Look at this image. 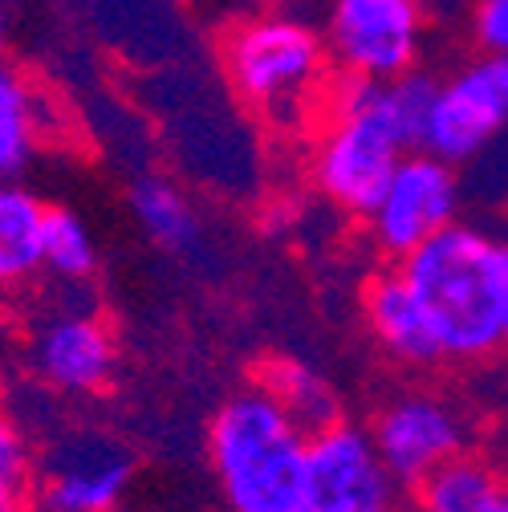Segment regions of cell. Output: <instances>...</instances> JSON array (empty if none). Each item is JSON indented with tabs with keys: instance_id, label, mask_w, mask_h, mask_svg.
<instances>
[{
	"instance_id": "cell-23",
	"label": "cell",
	"mask_w": 508,
	"mask_h": 512,
	"mask_svg": "<svg viewBox=\"0 0 508 512\" xmlns=\"http://www.w3.org/2000/svg\"><path fill=\"white\" fill-rule=\"evenodd\" d=\"M5 37H9V13H5V0H0V49H5Z\"/></svg>"
},
{
	"instance_id": "cell-12",
	"label": "cell",
	"mask_w": 508,
	"mask_h": 512,
	"mask_svg": "<svg viewBox=\"0 0 508 512\" xmlns=\"http://www.w3.org/2000/svg\"><path fill=\"white\" fill-rule=\"evenodd\" d=\"M366 322L374 330V338L383 342L399 362L407 366H435L443 358L439 350V338L431 330V317L423 309V301L415 297V289L407 285V277L395 269L378 273L370 285H366Z\"/></svg>"
},
{
	"instance_id": "cell-18",
	"label": "cell",
	"mask_w": 508,
	"mask_h": 512,
	"mask_svg": "<svg viewBox=\"0 0 508 512\" xmlns=\"http://www.w3.org/2000/svg\"><path fill=\"white\" fill-rule=\"evenodd\" d=\"M98 265V244L86 220L70 208L45 212V269L61 281H86Z\"/></svg>"
},
{
	"instance_id": "cell-8",
	"label": "cell",
	"mask_w": 508,
	"mask_h": 512,
	"mask_svg": "<svg viewBox=\"0 0 508 512\" xmlns=\"http://www.w3.org/2000/svg\"><path fill=\"white\" fill-rule=\"evenodd\" d=\"M395 488L374 435L342 419L309 435V512H391Z\"/></svg>"
},
{
	"instance_id": "cell-7",
	"label": "cell",
	"mask_w": 508,
	"mask_h": 512,
	"mask_svg": "<svg viewBox=\"0 0 508 512\" xmlns=\"http://www.w3.org/2000/svg\"><path fill=\"white\" fill-rule=\"evenodd\" d=\"M456 208H460V179L452 163L415 147V155L411 151L403 155L378 204L366 212V224L374 244L387 256H395V261H403L407 252H415L439 228H448L456 220Z\"/></svg>"
},
{
	"instance_id": "cell-6",
	"label": "cell",
	"mask_w": 508,
	"mask_h": 512,
	"mask_svg": "<svg viewBox=\"0 0 508 512\" xmlns=\"http://www.w3.org/2000/svg\"><path fill=\"white\" fill-rule=\"evenodd\" d=\"M326 41L330 57L346 74L391 82L419 57L423 5L419 0H334Z\"/></svg>"
},
{
	"instance_id": "cell-15",
	"label": "cell",
	"mask_w": 508,
	"mask_h": 512,
	"mask_svg": "<svg viewBox=\"0 0 508 512\" xmlns=\"http://www.w3.org/2000/svg\"><path fill=\"white\" fill-rule=\"evenodd\" d=\"M419 508L423 512H508V488L488 464L472 456H456L419 484Z\"/></svg>"
},
{
	"instance_id": "cell-17",
	"label": "cell",
	"mask_w": 508,
	"mask_h": 512,
	"mask_svg": "<svg viewBox=\"0 0 508 512\" xmlns=\"http://www.w3.org/2000/svg\"><path fill=\"white\" fill-rule=\"evenodd\" d=\"M265 387L285 403V411L309 435L330 427V423H338V395H334V387L317 370H309L301 362H277V366H269Z\"/></svg>"
},
{
	"instance_id": "cell-22",
	"label": "cell",
	"mask_w": 508,
	"mask_h": 512,
	"mask_svg": "<svg viewBox=\"0 0 508 512\" xmlns=\"http://www.w3.org/2000/svg\"><path fill=\"white\" fill-rule=\"evenodd\" d=\"M500 322H504V342H508V244H500Z\"/></svg>"
},
{
	"instance_id": "cell-3",
	"label": "cell",
	"mask_w": 508,
	"mask_h": 512,
	"mask_svg": "<svg viewBox=\"0 0 508 512\" xmlns=\"http://www.w3.org/2000/svg\"><path fill=\"white\" fill-rule=\"evenodd\" d=\"M407 151L415 143L387 106V82L346 74L334 94V118L313 151V183L330 204L366 216Z\"/></svg>"
},
{
	"instance_id": "cell-11",
	"label": "cell",
	"mask_w": 508,
	"mask_h": 512,
	"mask_svg": "<svg viewBox=\"0 0 508 512\" xmlns=\"http://www.w3.org/2000/svg\"><path fill=\"white\" fill-rule=\"evenodd\" d=\"M33 370L61 395H98L114 374V338L94 313H57L33 334Z\"/></svg>"
},
{
	"instance_id": "cell-14",
	"label": "cell",
	"mask_w": 508,
	"mask_h": 512,
	"mask_svg": "<svg viewBox=\"0 0 508 512\" xmlns=\"http://www.w3.org/2000/svg\"><path fill=\"white\" fill-rule=\"evenodd\" d=\"M41 94L29 78L0 57V183H17L41 143Z\"/></svg>"
},
{
	"instance_id": "cell-21",
	"label": "cell",
	"mask_w": 508,
	"mask_h": 512,
	"mask_svg": "<svg viewBox=\"0 0 508 512\" xmlns=\"http://www.w3.org/2000/svg\"><path fill=\"white\" fill-rule=\"evenodd\" d=\"M0 512H33V484L0 472Z\"/></svg>"
},
{
	"instance_id": "cell-20",
	"label": "cell",
	"mask_w": 508,
	"mask_h": 512,
	"mask_svg": "<svg viewBox=\"0 0 508 512\" xmlns=\"http://www.w3.org/2000/svg\"><path fill=\"white\" fill-rule=\"evenodd\" d=\"M472 33L484 53H508V0H476Z\"/></svg>"
},
{
	"instance_id": "cell-9",
	"label": "cell",
	"mask_w": 508,
	"mask_h": 512,
	"mask_svg": "<svg viewBox=\"0 0 508 512\" xmlns=\"http://www.w3.org/2000/svg\"><path fill=\"white\" fill-rule=\"evenodd\" d=\"M135 476V460L106 435H74L57 443L41 468L33 512H114Z\"/></svg>"
},
{
	"instance_id": "cell-2",
	"label": "cell",
	"mask_w": 508,
	"mask_h": 512,
	"mask_svg": "<svg viewBox=\"0 0 508 512\" xmlns=\"http://www.w3.org/2000/svg\"><path fill=\"white\" fill-rule=\"evenodd\" d=\"M500 244L452 220L399 261V273L431 317L443 358L472 362L508 346L500 322Z\"/></svg>"
},
{
	"instance_id": "cell-1",
	"label": "cell",
	"mask_w": 508,
	"mask_h": 512,
	"mask_svg": "<svg viewBox=\"0 0 508 512\" xmlns=\"http://www.w3.org/2000/svg\"><path fill=\"white\" fill-rule=\"evenodd\" d=\"M208 456L228 512H309V431L265 382L216 411Z\"/></svg>"
},
{
	"instance_id": "cell-19",
	"label": "cell",
	"mask_w": 508,
	"mask_h": 512,
	"mask_svg": "<svg viewBox=\"0 0 508 512\" xmlns=\"http://www.w3.org/2000/svg\"><path fill=\"white\" fill-rule=\"evenodd\" d=\"M435 98H439V82L431 74L407 70V74L387 82V106L395 110V118L403 122V131L411 135L415 147L423 143V126H427V114H431Z\"/></svg>"
},
{
	"instance_id": "cell-13",
	"label": "cell",
	"mask_w": 508,
	"mask_h": 512,
	"mask_svg": "<svg viewBox=\"0 0 508 512\" xmlns=\"http://www.w3.org/2000/svg\"><path fill=\"white\" fill-rule=\"evenodd\" d=\"M45 212L33 191L0 183V289H21L45 269Z\"/></svg>"
},
{
	"instance_id": "cell-16",
	"label": "cell",
	"mask_w": 508,
	"mask_h": 512,
	"mask_svg": "<svg viewBox=\"0 0 508 512\" xmlns=\"http://www.w3.org/2000/svg\"><path fill=\"white\" fill-rule=\"evenodd\" d=\"M131 212L143 224V232L167 252H192L204 236L200 212L192 208V200H187L175 183L155 179V175H147L131 187Z\"/></svg>"
},
{
	"instance_id": "cell-5",
	"label": "cell",
	"mask_w": 508,
	"mask_h": 512,
	"mask_svg": "<svg viewBox=\"0 0 508 512\" xmlns=\"http://www.w3.org/2000/svg\"><path fill=\"white\" fill-rule=\"evenodd\" d=\"M508 126V53H484L452 82H439V98L423 126V151L443 163L476 159Z\"/></svg>"
},
{
	"instance_id": "cell-10",
	"label": "cell",
	"mask_w": 508,
	"mask_h": 512,
	"mask_svg": "<svg viewBox=\"0 0 508 512\" xmlns=\"http://www.w3.org/2000/svg\"><path fill=\"white\" fill-rule=\"evenodd\" d=\"M374 443L399 484H423L435 468L464 456V423L460 415L431 395H407L391 403L374 423Z\"/></svg>"
},
{
	"instance_id": "cell-4",
	"label": "cell",
	"mask_w": 508,
	"mask_h": 512,
	"mask_svg": "<svg viewBox=\"0 0 508 512\" xmlns=\"http://www.w3.org/2000/svg\"><path fill=\"white\" fill-rule=\"evenodd\" d=\"M228 86L277 126H297L305 118V98L322 78L326 45L309 25L289 17L248 21L224 41Z\"/></svg>"
}]
</instances>
